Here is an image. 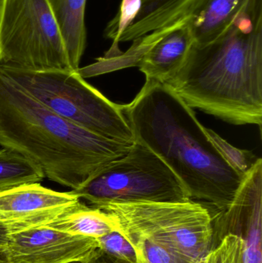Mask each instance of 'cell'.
<instances>
[{
  "label": "cell",
  "instance_id": "1",
  "mask_svg": "<svg viewBox=\"0 0 262 263\" xmlns=\"http://www.w3.org/2000/svg\"><path fill=\"white\" fill-rule=\"evenodd\" d=\"M123 109L134 142L152 150L172 170L191 199L204 201L215 210L230 205L245 176L221 157L192 108L170 86L146 80Z\"/></svg>",
  "mask_w": 262,
  "mask_h": 263
},
{
  "label": "cell",
  "instance_id": "2",
  "mask_svg": "<svg viewBox=\"0 0 262 263\" xmlns=\"http://www.w3.org/2000/svg\"><path fill=\"white\" fill-rule=\"evenodd\" d=\"M164 83L190 107L261 130L262 0L216 40L194 43L183 66Z\"/></svg>",
  "mask_w": 262,
  "mask_h": 263
},
{
  "label": "cell",
  "instance_id": "3",
  "mask_svg": "<svg viewBox=\"0 0 262 263\" xmlns=\"http://www.w3.org/2000/svg\"><path fill=\"white\" fill-rule=\"evenodd\" d=\"M0 145L36 163L45 177L76 190L125 156L131 145L102 137L60 117L0 67Z\"/></svg>",
  "mask_w": 262,
  "mask_h": 263
},
{
  "label": "cell",
  "instance_id": "4",
  "mask_svg": "<svg viewBox=\"0 0 262 263\" xmlns=\"http://www.w3.org/2000/svg\"><path fill=\"white\" fill-rule=\"evenodd\" d=\"M0 67L28 93L60 117L102 137L133 143L123 105L106 98L78 70H35L1 64Z\"/></svg>",
  "mask_w": 262,
  "mask_h": 263
},
{
  "label": "cell",
  "instance_id": "5",
  "mask_svg": "<svg viewBox=\"0 0 262 263\" xmlns=\"http://www.w3.org/2000/svg\"><path fill=\"white\" fill-rule=\"evenodd\" d=\"M96 207L110 202H183L192 200L181 181L147 147L137 142L72 190Z\"/></svg>",
  "mask_w": 262,
  "mask_h": 263
},
{
  "label": "cell",
  "instance_id": "6",
  "mask_svg": "<svg viewBox=\"0 0 262 263\" xmlns=\"http://www.w3.org/2000/svg\"><path fill=\"white\" fill-rule=\"evenodd\" d=\"M99 209L169 249L184 263H201L214 242L213 218L199 202H110Z\"/></svg>",
  "mask_w": 262,
  "mask_h": 263
},
{
  "label": "cell",
  "instance_id": "7",
  "mask_svg": "<svg viewBox=\"0 0 262 263\" xmlns=\"http://www.w3.org/2000/svg\"><path fill=\"white\" fill-rule=\"evenodd\" d=\"M0 64L35 70L72 69L48 0H0Z\"/></svg>",
  "mask_w": 262,
  "mask_h": 263
},
{
  "label": "cell",
  "instance_id": "8",
  "mask_svg": "<svg viewBox=\"0 0 262 263\" xmlns=\"http://www.w3.org/2000/svg\"><path fill=\"white\" fill-rule=\"evenodd\" d=\"M214 239L232 233L243 242L244 263H262V159L246 173L232 203L215 210Z\"/></svg>",
  "mask_w": 262,
  "mask_h": 263
},
{
  "label": "cell",
  "instance_id": "9",
  "mask_svg": "<svg viewBox=\"0 0 262 263\" xmlns=\"http://www.w3.org/2000/svg\"><path fill=\"white\" fill-rule=\"evenodd\" d=\"M98 248V239L43 226L11 234L5 252L9 263H84Z\"/></svg>",
  "mask_w": 262,
  "mask_h": 263
},
{
  "label": "cell",
  "instance_id": "10",
  "mask_svg": "<svg viewBox=\"0 0 262 263\" xmlns=\"http://www.w3.org/2000/svg\"><path fill=\"white\" fill-rule=\"evenodd\" d=\"M194 43L190 26L186 20L134 40L126 53L115 59L132 60L145 74L146 80L165 83L183 66Z\"/></svg>",
  "mask_w": 262,
  "mask_h": 263
},
{
  "label": "cell",
  "instance_id": "11",
  "mask_svg": "<svg viewBox=\"0 0 262 263\" xmlns=\"http://www.w3.org/2000/svg\"><path fill=\"white\" fill-rule=\"evenodd\" d=\"M81 199L72 191H54L40 183L0 193V221L12 233L43 227Z\"/></svg>",
  "mask_w": 262,
  "mask_h": 263
},
{
  "label": "cell",
  "instance_id": "12",
  "mask_svg": "<svg viewBox=\"0 0 262 263\" xmlns=\"http://www.w3.org/2000/svg\"><path fill=\"white\" fill-rule=\"evenodd\" d=\"M256 0H198L188 18L195 43H211L226 32Z\"/></svg>",
  "mask_w": 262,
  "mask_h": 263
},
{
  "label": "cell",
  "instance_id": "13",
  "mask_svg": "<svg viewBox=\"0 0 262 263\" xmlns=\"http://www.w3.org/2000/svg\"><path fill=\"white\" fill-rule=\"evenodd\" d=\"M198 0H142L139 12L120 38L133 42L153 31L186 21Z\"/></svg>",
  "mask_w": 262,
  "mask_h": 263
},
{
  "label": "cell",
  "instance_id": "14",
  "mask_svg": "<svg viewBox=\"0 0 262 263\" xmlns=\"http://www.w3.org/2000/svg\"><path fill=\"white\" fill-rule=\"evenodd\" d=\"M87 0H48L59 26L69 64L72 70L79 69L86 46L85 12Z\"/></svg>",
  "mask_w": 262,
  "mask_h": 263
},
{
  "label": "cell",
  "instance_id": "15",
  "mask_svg": "<svg viewBox=\"0 0 262 263\" xmlns=\"http://www.w3.org/2000/svg\"><path fill=\"white\" fill-rule=\"evenodd\" d=\"M46 227L75 236L103 237L117 231L113 218L106 212L83 203L81 200L69 207Z\"/></svg>",
  "mask_w": 262,
  "mask_h": 263
},
{
  "label": "cell",
  "instance_id": "16",
  "mask_svg": "<svg viewBox=\"0 0 262 263\" xmlns=\"http://www.w3.org/2000/svg\"><path fill=\"white\" fill-rule=\"evenodd\" d=\"M42 168L28 158L10 148H0V193L45 179Z\"/></svg>",
  "mask_w": 262,
  "mask_h": 263
},
{
  "label": "cell",
  "instance_id": "17",
  "mask_svg": "<svg viewBox=\"0 0 262 263\" xmlns=\"http://www.w3.org/2000/svg\"><path fill=\"white\" fill-rule=\"evenodd\" d=\"M141 6L142 0H122L118 13L105 29V36L112 40V45L103 58H115L121 54L118 49L120 38L136 18Z\"/></svg>",
  "mask_w": 262,
  "mask_h": 263
},
{
  "label": "cell",
  "instance_id": "18",
  "mask_svg": "<svg viewBox=\"0 0 262 263\" xmlns=\"http://www.w3.org/2000/svg\"><path fill=\"white\" fill-rule=\"evenodd\" d=\"M206 134L221 157L239 174L246 176L258 160L253 153L233 146L212 129L206 127Z\"/></svg>",
  "mask_w": 262,
  "mask_h": 263
},
{
  "label": "cell",
  "instance_id": "19",
  "mask_svg": "<svg viewBox=\"0 0 262 263\" xmlns=\"http://www.w3.org/2000/svg\"><path fill=\"white\" fill-rule=\"evenodd\" d=\"M206 263H244L239 236L228 233L215 237L213 247L206 256Z\"/></svg>",
  "mask_w": 262,
  "mask_h": 263
},
{
  "label": "cell",
  "instance_id": "20",
  "mask_svg": "<svg viewBox=\"0 0 262 263\" xmlns=\"http://www.w3.org/2000/svg\"><path fill=\"white\" fill-rule=\"evenodd\" d=\"M99 248L106 253L134 263H137L135 250L127 239L118 231H114L98 238Z\"/></svg>",
  "mask_w": 262,
  "mask_h": 263
},
{
  "label": "cell",
  "instance_id": "21",
  "mask_svg": "<svg viewBox=\"0 0 262 263\" xmlns=\"http://www.w3.org/2000/svg\"><path fill=\"white\" fill-rule=\"evenodd\" d=\"M84 263H134L124 260L106 253L100 248L97 249L89 259Z\"/></svg>",
  "mask_w": 262,
  "mask_h": 263
},
{
  "label": "cell",
  "instance_id": "22",
  "mask_svg": "<svg viewBox=\"0 0 262 263\" xmlns=\"http://www.w3.org/2000/svg\"><path fill=\"white\" fill-rule=\"evenodd\" d=\"M11 234H12L11 230L0 221V250L5 251Z\"/></svg>",
  "mask_w": 262,
  "mask_h": 263
},
{
  "label": "cell",
  "instance_id": "23",
  "mask_svg": "<svg viewBox=\"0 0 262 263\" xmlns=\"http://www.w3.org/2000/svg\"><path fill=\"white\" fill-rule=\"evenodd\" d=\"M0 263H9L7 256L4 250H0Z\"/></svg>",
  "mask_w": 262,
  "mask_h": 263
}]
</instances>
